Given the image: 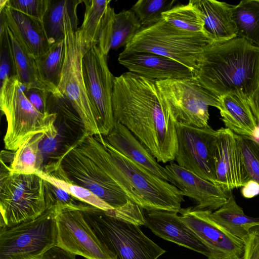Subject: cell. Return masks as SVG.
<instances>
[{"instance_id": "obj_1", "label": "cell", "mask_w": 259, "mask_h": 259, "mask_svg": "<svg viewBox=\"0 0 259 259\" xmlns=\"http://www.w3.org/2000/svg\"><path fill=\"white\" fill-rule=\"evenodd\" d=\"M112 100L115 121L126 127L158 162L175 160L176 121L162 101L156 80L124 72L114 77Z\"/></svg>"}, {"instance_id": "obj_2", "label": "cell", "mask_w": 259, "mask_h": 259, "mask_svg": "<svg viewBox=\"0 0 259 259\" xmlns=\"http://www.w3.org/2000/svg\"><path fill=\"white\" fill-rule=\"evenodd\" d=\"M194 78L219 98L234 93L249 104L259 83V47L238 37L212 41L201 53Z\"/></svg>"}, {"instance_id": "obj_3", "label": "cell", "mask_w": 259, "mask_h": 259, "mask_svg": "<svg viewBox=\"0 0 259 259\" xmlns=\"http://www.w3.org/2000/svg\"><path fill=\"white\" fill-rule=\"evenodd\" d=\"M98 151L111 179L130 200L145 210L179 212L184 201L182 192L122 155L98 136Z\"/></svg>"}, {"instance_id": "obj_4", "label": "cell", "mask_w": 259, "mask_h": 259, "mask_svg": "<svg viewBox=\"0 0 259 259\" xmlns=\"http://www.w3.org/2000/svg\"><path fill=\"white\" fill-rule=\"evenodd\" d=\"M77 10L64 20L65 51L58 90L70 103L81 121L84 132L101 135L98 117L89 99L82 73V59L85 53L78 31Z\"/></svg>"}, {"instance_id": "obj_5", "label": "cell", "mask_w": 259, "mask_h": 259, "mask_svg": "<svg viewBox=\"0 0 259 259\" xmlns=\"http://www.w3.org/2000/svg\"><path fill=\"white\" fill-rule=\"evenodd\" d=\"M212 41L205 34L182 30L162 20L142 27L122 51L164 56L186 66L194 74L201 53Z\"/></svg>"}, {"instance_id": "obj_6", "label": "cell", "mask_w": 259, "mask_h": 259, "mask_svg": "<svg viewBox=\"0 0 259 259\" xmlns=\"http://www.w3.org/2000/svg\"><path fill=\"white\" fill-rule=\"evenodd\" d=\"M0 108L7 121L4 142L8 150L15 152L34 135H46L56 128L57 114L37 111L25 96L15 75L1 83Z\"/></svg>"}, {"instance_id": "obj_7", "label": "cell", "mask_w": 259, "mask_h": 259, "mask_svg": "<svg viewBox=\"0 0 259 259\" xmlns=\"http://www.w3.org/2000/svg\"><path fill=\"white\" fill-rule=\"evenodd\" d=\"M1 227L35 220L46 210L44 179L12 171L1 159Z\"/></svg>"}, {"instance_id": "obj_8", "label": "cell", "mask_w": 259, "mask_h": 259, "mask_svg": "<svg viewBox=\"0 0 259 259\" xmlns=\"http://www.w3.org/2000/svg\"><path fill=\"white\" fill-rule=\"evenodd\" d=\"M82 211L97 236L117 259H158L166 252L146 236L137 224L95 207Z\"/></svg>"}, {"instance_id": "obj_9", "label": "cell", "mask_w": 259, "mask_h": 259, "mask_svg": "<svg viewBox=\"0 0 259 259\" xmlns=\"http://www.w3.org/2000/svg\"><path fill=\"white\" fill-rule=\"evenodd\" d=\"M162 101L176 121L196 127L209 126L208 106L222 108L220 98L194 78L156 80Z\"/></svg>"}, {"instance_id": "obj_10", "label": "cell", "mask_w": 259, "mask_h": 259, "mask_svg": "<svg viewBox=\"0 0 259 259\" xmlns=\"http://www.w3.org/2000/svg\"><path fill=\"white\" fill-rule=\"evenodd\" d=\"M54 210H47L35 220L11 227H1L0 259H37L56 245Z\"/></svg>"}, {"instance_id": "obj_11", "label": "cell", "mask_w": 259, "mask_h": 259, "mask_svg": "<svg viewBox=\"0 0 259 259\" xmlns=\"http://www.w3.org/2000/svg\"><path fill=\"white\" fill-rule=\"evenodd\" d=\"M178 150L176 163L215 184L217 130L209 125L196 127L176 121Z\"/></svg>"}, {"instance_id": "obj_12", "label": "cell", "mask_w": 259, "mask_h": 259, "mask_svg": "<svg viewBox=\"0 0 259 259\" xmlns=\"http://www.w3.org/2000/svg\"><path fill=\"white\" fill-rule=\"evenodd\" d=\"M107 56L98 45L83 55L82 68L90 101L97 114L101 135L106 136L115 124L112 93L114 76L109 70Z\"/></svg>"}, {"instance_id": "obj_13", "label": "cell", "mask_w": 259, "mask_h": 259, "mask_svg": "<svg viewBox=\"0 0 259 259\" xmlns=\"http://www.w3.org/2000/svg\"><path fill=\"white\" fill-rule=\"evenodd\" d=\"M56 246L85 259H117L98 238L80 210H67L56 216Z\"/></svg>"}, {"instance_id": "obj_14", "label": "cell", "mask_w": 259, "mask_h": 259, "mask_svg": "<svg viewBox=\"0 0 259 259\" xmlns=\"http://www.w3.org/2000/svg\"><path fill=\"white\" fill-rule=\"evenodd\" d=\"M212 211L194 207L181 208V219L220 259H243L245 244L217 223Z\"/></svg>"}, {"instance_id": "obj_15", "label": "cell", "mask_w": 259, "mask_h": 259, "mask_svg": "<svg viewBox=\"0 0 259 259\" xmlns=\"http://www.w3.org/2000/svg\"><path fill=\"white\" fill-rule=\"evenodd\" d=\"M215 184L229 193L251 180L241 155L237 134L228 128L217 130Z\"/></svg>"}, {"instance_id": "obj_16", "label": "cell", "mask_w": 259, "mask_h": 259, "mask_svg": "<svg viewBox=\"0 0 259 259\" xmlns=\"http://www.w3.org/2000/svg\"><path fill=\"white\" fill-rule=\"evenodd\" d=\"M168 182L182 193L193 199L200 210H216L227 200L229 193L212 182L205 180L178 165L174 161L164 166Z\"/></svg>"}, {"instance_id": "obj_17", "label": "cell", "mask_w": 259, "mask_h": 259, "mask_svg": "<svg viewBox=\"0 0 259 259\" xmlns=\"http://www.w3.org/2000/svg\"><path fill=\"white\" fill-rule=\"evenodd\" d=\"M144 225L158 237L206 256L220 258L208 248L181 219L177 212L164 210H145Z\"/></svg>"}, {"instance_id": "obj_18", "label": "cell", "mask_w": 259, "mask_h": 259, "mask_svg": "<svg viewBox=\"0 0 259 259\" xmlns=\"http://www.w3.org/2000/svg\"><path fill=\"white\" fill-rule=\"evenodd\" d=\"M118 61L128 71L151 80L194 78L193 72L186 66L152 53L122 51Z\"/></svg>"}, {"instance_id": "obj_19", "label": "cell", "mask_w": 259, "mask_h": 259, "mask_svg": "<svg viewBox=\"0 0 259 259\" xmlns=\"http://www.w3.org/2000/svg\"><path fill=\"white\" fill-rule=\"evenodd\" d=\"M142 27L131 9L116 13L110 5L103 20L97 45L107 57L110 50L125 47Z\"/></svg>"}, {"instance_id": "obj_20", "label": "cell", "mask_w": 259, "mask_h": 259, "mask_svg": "<svg viewBox=\"0 0 259 259\" xmlns=\"http://www.w3.org/2000/svg\"><path fill=\"white\" fill-rule=\"evenodd\" d=\"M105 140L129 159L168 182L164 167L157 161L148 149L124 125L115 122Z\"/></svg>"}, {"instance_id": "obj_21", "label": "cell", "mask_w": 259, "mask_h": 259, "mask_svg": "<svg viewBox=\"0 0 259 259\" xmlns=\"http://www.w3.org/2000/svg\"><path fill=\"white\" fill-rule=\"evenodd\" d=\"M7 25L19 38L28 51L36 58L51 46L42 22L7 6L0 11Z\"/></svg>"}, {"instance_id": "obj_22", "label": "cell", "mask_w": 259, "mask_h": 259, "mask_svg": "<svg viewBox=\"0 0 259 259\" xmlns=\"http://www.w3.org/2000/svg\"><path fill=\"white\" fill-rule=\"evenodd\" d=\"M200 11L205 29L213 41H225L237 36L232 5L215 0H192Z\"/></svg>"}, {"instance_id": "obj_23", "label": "cell", "mask_w": 259, "mask_h": 259, "mask_svg": "<svg viewBox=\"0 0 259 259\" xmlns=\"http://www.w3.org/2000/svg\"><path fill=\"white\" fill-rule=\"evenodd\" d=\"M220 113L226 128L235 134L255 139L258 126L247 101L234 93L220 98Z\"/></svg>"}, {"instance_id": "obj_24", "label": "cell", "mask_w": 259, "mask_h": 259, "mask_svg": "<svg viewBox=\"0 0 259 259\" xmlns=\"http://www.w3.org/2000/svg\"><path fill=\"white\" fill-rule=\"evenodd\" d=\"M6 25L15 75L25 87L43 89L52 94L51 90L40 77L35 58L28 51L21 40L6 23Z\"/></svg>"}, {"instance_id": "obj_25", "label": "cell", "mask_w": 259, "mask_h": 259, "mask_svg": "<svg viewBox=\"0 0 259 259\" xmlns=\"http://www.w3.org/2000/svg\"><path fill=\"white\" fill-rule=\"evenodd\" d=\"M211 216L217 223L243 241L249 236L252 228L259 227V218L246 215L237 204L232 191L226 202L212 212Z\"/></svg>"}, {"instance_id": "obj_26", "label": "cell", "mask_w": 259, "mask_h": 259, "mask_svg": "<svg viewBox=\"0 0 259 259\" xmlns=\"http://www.w3.org/2000/svg\"><path fill=\"white\" fill-rule=\"evenodd\" d=\"M45 134H38L23 144L14 153L10 170L23 174H38L42 171L44 157L40 143Z\"/></svg>"}, {"instance_id": "obj_27", "label": "cell", "mask_w": 259, "mask_h": 259, "mask_svg": "<svg viewBox=\"0 0 259 259\" xmlns=\"http://www.w3.org/2000/svg\"><path fill=\"white\" fill-rule=\"evenodd\" d=\"M238 37L259 47V0H243L233 6Z\"/></svg>"}, {"instance_id": "obj_28", "label": "cell", "mask_w": 259, "mask_h": 259, "mask_svg": "<svg viewBox=\"0 0 259 259\" xmlns=\"http://www.w3.org/2000/svg\"><path fill=\"white\" fill-rule=\"evenodd\" d=\"M110 2V0H83L85 9L78 31L85 52L98 44L103 20Z\"/></svg>"}, {"instance_id": "obj_29", "label": "cell", "mask_w": 259, "mask_h": 259, "mask_svg": "<svg viewBox=\"0 0 259 259\" xmlns=\"http://www.w3.org/2000/svg\"><path fill=\"white\" fill-rule=\"evenodd\" d=\"M65 51L64 39L52 45L44 54L35 58L42 80L52 94H61L57 88L60 81Z\"/></svg>"}, {"instance_id": "obj_30", "label": "cell", "mask_w": 259, "mask_h": 259, "mask_svg": "<svg viewBox=\"0 0 259 259\" xmlns=\"http://www.w3.org/2000/svg\"><path fill=\"white\" fill-rule=\"evenodd\" d=\"M83 0H51L42 24L51 45L64 39V20L68 13L77 10Z\"/></svg>"}, {"instance_id": "obj_31", "label": "cell", "mask_w": 259, "mask_h": 259, "mask_svg": "<svg viewBox=\"0 0 259 259\" xmlns=\"http://www.w3.org/2000/svg\"><path fill=\"white\" fill-rule=\"evenodd\" d=\"M162 17L163 20L178 29L209 36L205 29L202 14L192 0L187 5L174 6L162 13Z\"/></svg>"}, {"instance_id": "obj_32", "label": "cell", "mask_w": 259, "mask_h": 259, "mask_svg": "<svg viewBox=\"0 0 259 259\" xmlns=\"http://www.w3.org/2000/svg\"><path fill=\"white\" fill-rule=\"evenodd\" d=\"M44 181L47 210H54L58 213L67 210H84L94 207L49 182Z\"/></svg>"}, {"instance_id": "obj_33", "label": "cell", "mask_w": 259, "mask_h": 259, "mask_svg": "<svg viewBox=\"0 0 259 259\" xmlns=\"http://www.w3.org/2000/svg\"><path fill=\"white\" fill-rule=\"evenodd\" d=\"M44 180L61 188L79 200L104 211L113 209L107 203L87 189L56 177L44 170L38 174Z\"/></svg>"}, {"instance_id": "obj_34", "label": "cell", "mask_w": 259, "mask_h": 259, "mask_svg": "<svg viewBox=\"0 0 259 259\" xmlns=\"http://www.w3.org/2000/svg\"><path fill=\"white\" fill-rule=\"evenodd\" d=\"M175 0H140L132 7L142 27L154 24L162 20V13L172 7Z\"/></svg>"}, {"instance_id": "obj_35", "label": "cell", "mask_w": 259, "mask_h": 259, "mask_svg": "<svg viewBox=\"0 0 259 259\" xmlns=\"http://www.w3.org/2000/svg\"><path fill=\"white\" fill-rule=\"evenodd\" d=\"M237 138L246 169L251 180L259 184V142L245 136Z\"/></svg>"}, {"instance_id": "obj_36", "label": "cell", "mask_w": 259, "mask_h": 259, "mask_svg": "<svg viewBox=\"0 0 259 259\" xmlns=\"http://www.w3.org/2000/svg\"><path fill=\"white\" fill-rule=\"evenodd\" d=\"M0 45V78L2 83L6 78L15 75V73L6 25L1 16Z\"/></svg>"}, {"instance_id": "obj_37", "label": "cell", "mask_w": 259, "mask_h": 259, "mask_svg": "<svg viewBox=\"0 0 259 259\" xmlns=\"http://www.w3.org/2000/svg\"><path fill=\"white\" fill-rule=\"evenodd\" d=\"M51 0H8L7 6L42 22Z\"/></svg>"}, {"instance_id": "obj_38", "label": "cell", "mask_w": 259, "mask_h": 259, "mask_svg": "<svg viewBox=\"0 0 259 259\" xmlns=\"http://www.w3.org/2000/svg\"><path fill=\"white\" fill-rule=\"evenodd\" d=\"M23 90L27 99L37 111L43 114L50 113L48 110V100L51 93L49 91L23 85Z\"/></svg>"}, {"instance_id": "obj_39", "label": "cell", "mask_w": 259, "mask_h": 259, "mask_svg": "<svg viewBox=\"0 0 259 259\" xmlns=\"http://www.w3.org/2000/svg\"><path fill=\"white\" fill-rule=\"evenodd\" d=\"M243 259H259V228L253 230L245 240Z\"/></svg>"}, {"instance_id": "obj_40", "label": "cell", "mask_w": 259, "mask_h": 259, "mask_svg": "<svg viewBox=\"0 0 259 259\" xmlns=\"http://www.w3.org/2000/svg\"><path fill=\"white\" fill-rule=\"evenodd\" d=\"M76 254L56 245L46 251L41 259H76Z\"/></svg>"}, {"instance_id": "obj_41", "label": "cell", "mask_w": 259, "mask_h": 259, "mask_svg": "<svg viewBox=\"0 0 259 259\" xmlns=\"http://www.w3.org/2000/svg\"><path fill=\"white\" fill-rule=\"evenodd\" d=\"M242 195L246 198H251L259 194V184L255 181L250 180L242 187Z\"/></svg>"}, {"instance_id": "obj_42", "label": "cell", "mask_w": 259, "mask_h": 259, "mask_svg": "<svg viewBox=\"0 0 259 259\" xmlns=\"http://www.w3.org/2000/svg\"><path fill=\"white\" fill-rule=\"evenodd\" d=\"M249 106L259 127V83L251 98Z\"/></svg>"}, {"instance_id": "obj_43", "label": "cell", "mask_w": 259, "mask_h": 259, "mask_svg": "<svg viewBox=\"0 0 259 259\" xmlns=\"http://www.w3.org/2000/svg\"><path fill=\"white\" fill-rule=\"evenodd\" d=\"M8 0L0 1V11H2L7 5Z\"/></svg>"}, {"instance_id": "obj_44", "label": "cell", "mask_w": 259, "mask_h": 259, "mask_svg": "<svg viewBox=\"0 0 259 259\" xmlns=\"http://www.w3.org/2000/svg\"><path fill=\"white\" fill-rule=\"evenodd\" d=\"M37 259H41V258H37Z\"/></svg>"}, {"instance_id": "obj_45", "label": "cell", "mask_w": 259, "mask_h": 259, "mask_svg": "<svg viewBox=\"0 0 259 259\" xmlns=\"http://www.w3.org/2000/svg\"><path fill=\"white\" fill-rule=\"evenodd\" d=\"M207 259H209V258H207Z\"/></svg>"}]
</instances>
